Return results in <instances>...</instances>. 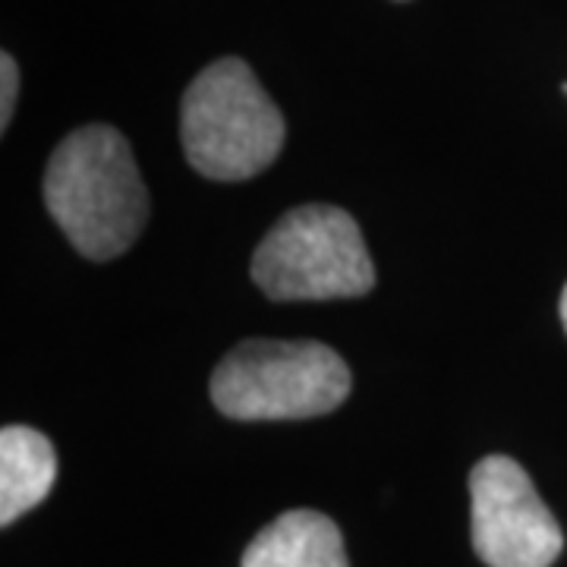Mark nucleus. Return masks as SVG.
<instances>
[{
  "mask_svg": "<svg viewBox=\"0 0 567 567\" xmlns=\"http://www.w3.org/2000/svg\"><path fill=\"white\" fill-rule=\"evenodd\" d=\"M44 205L85 259L123 256L148 218V193L130 142L102 123L73 130L48 162Z\"/></svg>",
  "mask_w": 567,
  "mask_h": 567,
  "instance_id": "1",
  "label": "nucleus"
},
{
  "mask_svg": "<svg viewBox=\"0 0 567 567\" xmlns=\"http://www.w3.org/2000/svg\"><path fill=\"white\" fill-rule=\"evenodd\" d=\"M181 140L186 162L208 181H249L278 158L284 117L252 70L237 58H224L189 82Z\"/></svg>",
  "mask_w": 567,
  "mask_h": 567,
  "instance_id": "2",
  "label": "nucleus"
},
{
  "mask_svg": "<svg viewBox=\"0 0 567 567\" xmlns=\"http://www.w3.org/2000/svg\"><path fill=\"white\" fill-rule=\"evenodd\" d=\"M252 281L275 303L347 300L375 284L363 234L344 208L300 205L275 224L252 256Z\"/></svg>",
  "mask_w": 567,
  "mask_h": 567,
  "instance_id": "3",
  "label": "nucleus"
},
{
  "mask_svg": "<svg viewBox=\"0 0 567 567\" xmlns=\"http://www.w3.org/2000/svg\"><path fill=\"white\" fill-rule=\"evenodd\" d=\"M350 394V369L319 341H246L212 372V401L230 420H309Z\"/></svg>",
  "mask_w": 567,
  "mask_h": 567,
  "instance_id": "4",
  "label": "nucleus"
},
{
  "mask_svg": "<svg viewBox=\"0 0 567 567\" xmlns=\"http://www.w3.org/2000/svg\"><path fill=\"white\" fill-rule=\"evenodd\" d=\"M470 502L473 548L488 567H551L561 555V527L517 461L483 457L470 473Z\"/></svg>",
  "mask_w": 567,
  "mask_h": 567,
  "instance_id": "5",
  "label": "nucleus"
},
{
  "mask_svg": "<svg viewBox=\"0 0 567 567\" xmlns=\"http://www.w3.org/2000/svg\"><path fill=\"white\" fill-rule=\"evenodd\" d=\"M240 567H350L344 536L319 511H287L246 546Z\"/></svg>",
  "mask_w": 567,
  "mask_h": 567,
  "instance_id": "6",
  "label": "nucleus"
},
{
  "mask_svg": "<svg viewBox=\"0 0 567 567\" xmlns=\"http://www.w3.org/2000/svg\"><path fill=\"white\" fill-rule=\"evenodd\" d=\"M58 480L54 445L29 425L0 432V524L10 527L48 498Z\"/></svg>",
  "mask_w": 567,
  "mask_h": 567,
  "instance_id": "7",
  "label": "nucleus"
},
{
  "mask_svg": "<svg viewBox=\"0 0 567 567\" xmlns=\"http://www.w3.org/2000/svg\"><path fill=\"white\" fill-rule=\"evenodd\" d=\"M17 92H20V70L13 54H0V126L7 130L13 107H17Z\"/></svg>",
  "mask_w": 567,
  "mask_h": 567,
  "instance_id": "8",
  "label": "nucleus"
},
{
  "mask_svg": "<svg viewBox=\"0 0 567 567\" xmlns=\"http://www.w3.org/2000/svg\"><path fill=\"white\" fill-rule=\"evenodd\" d=\"M561 322H565V331H567V284H565V290H561Z\"/></svg>",
  "mask_w": 567,
  "mask_h": 567,
  "instance_id": "9",
  "label": "nucleus"
},
{
  "mask_svg": "<svg viewBox=\"0 0 567 567\" xmlns=\"http://www.w3.org/2000/svg\"><path fill=\"white\" fill-rule=\"evenodd\" d=\"M565 92H567V85H565Z\"/></svg>",
  "mask_w": 567,
  "mask_h": 567,
  "instance_id": "10",
  "label": "nucleus"
}]
</instances>
